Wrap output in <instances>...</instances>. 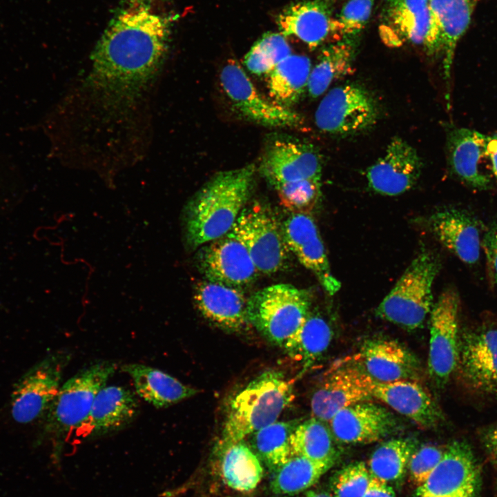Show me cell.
<instances>
[{"label": "cell", "mask_w": 497, "mask_h": 497, "mask_svg": "<svg viewBox=\"0 0 497 497\" xmlns=\"http://www.w3.org/2000/svg\"><path fill=\"white\" fill-rule=\"evenodd\" d=\"M173 17L150 0H128L97 45L89 84L113 106L135 99L155 77L168 50Z\"/></svg>", "instance_id": "obj_1"}, {"label": "cell", "mask_w": 497, "mask_h": 497, "mask_svg": "<svg viewBox=\"0 0 497 497\" xmlns=\"http://www.w3.org/2000/svg\"><path fill=\"white\" fill-rule=\"evenodd\" d=\"M253 164L220 171L186 205L184 222L188 245L195 248L228 233L250 195L256 173Z\"/></svg>", "instance_id": "obj_2"}, {"label": "cell", "mask_w": 497, "mask_h": 497, "mask_svg": "<svg viewBox=\"0 0 497 497\" xmlns=\"http://www.w3.org/2000/svg\"><path fill=\"white\" fill-rule=\"evenodd\" d=\"M293 398V382L280 371H264L240 390L230 402L222 443L243 441L275 422Z\"/></svg>", "instance_id": "obj_3"}, {"label": "cell", "mask_w": 497, "mask_h": 497, "mask_svg": "<svg viewBox=\"0 0 497 497\" xmlns=\"http://www.w3.org/2000/svg\"><path fill=\"white\" fill-rule=\"evenodd\" d=\"M439 270L436 257L422 250L376 309V315L407 330L420 328L432 309V284Z\"/></svg>", "instance_id": "obj_4"}, {"label": "cell", "mask_w": 497, "mask_h": 497, "mask_svg": "<svg viewBox=\"0 0 497 497\" xmlns=\"http://www.w3.org/2000/svg\"><path fill=\"white\" fill-rule=\"evenodd\" d=\"M116 369L115 362L101 361L62 384L44 416V434L57 441L75 432L87 418L97 393Z\"/></svg>", "instance_id": "obj_5"}, {"label": "cell", "mask_w": 497, "mask_h": 497, "mask_svg": "<svg viewBox=\"0 0 497 497\" xmlns=\"http://www.w3.org/2000/svg\"><path fill=\"white\" fill-rule=\"evenodd\" d=\"M309 291L291 284L263 288L248 298L251 325L270 342L284 346L310 312Z\"/></svg>", "instance_id": "obj_6"}, {"label": "cell", "mask_w": 497, "mask_h": 497, "mask_svg": "<svg viewBox=\"0 0 497 497\" xmlns=\"http://www.w3.org/2000/svg\"><path fill=\"white\" fill-rule=\"evenodd\" d=\"M231 231L244 245L258 272L273 274L286 264L290 251L282 226L265 207H244Z\"/></svg>", "instance_id": "obj_7"}, {"label": "cell", "mask_w": 497, "mask_h": 497, "mask_svg": "<svg viewBox=\"0 0 497 497\" xmlns=\"http://www.w3.org/2000/svg\"><path fill=\"white\" fill-rule=\"evenodd\" d=\"M379 32L382 41L391 47L410 43L422 46L429 55L442 50L429 0H386Z\"/></svg>", "instance_id": "obj_8"}, {"label": "cell", "mask_w": 497, "mask_h": 497, "mask_svg": "<svg viewBox=\"0 0 497 497\" xmlns=\"http://www.w3.org/2000/svg\"><path fill=\"white\" fill-rule=\"evenodd\" d=\"M70 360L66 351L51 353L32 366L16 383L11 395V414L20 424L45 416L61 385Z\"/></svg>", "instance_id": "obj_9"}, {"label": "cell", "mask_w": 497, "mask_h": 497, "mask_svg": "<svg viewBox=\"0 0 497 497\" xmlns=\"http://www.w3.org/2000/svg\"><path fill=\"white\" fill-rule=\"evenodd\" d=\"M220 80L233 108L246 119L266 127L299 128L303 126L304 120L300 115L260 94L235 60L231 59L224 66Z\"/></svg>", "instance_id": "obj_10"}, {"label": "cell", "mask_w": 497, "mask_h": 497, "mask_svg": "<svg viewBox=\"0 0 497 497\" xmlns=\"http://www.w3.org/2000/svg\"><path fill=\"white\" fill-rule=\"evenodd\" d=\"M378 105L367 90L349 84L330 90L320 101L315 122L322 131L349 135L364 130L376 124Z\"/></svg>", "instance_id": "obj_11"}, {"label": "cell", "mask_w": 497, "mask_h": 497, "mask_svg": "<svg viewBox=\"0 0 497 497\" xmlns=\"http://www.w3.org/2000/svg\"><path fill=\"white\" fill-rule=\"evenodd\" d=\"M373 382L357 357L333 365L311 396L312 417L329 422L342 409L368 401Z\"/></svg>", "instance_id": "obj_12"}, {"label": "cell", "mask_w": 497, "mask_h": 497, "mask_svg": "<svg viewBox=\"0 0 497 497\" xmlns=\"http://www.w3.org/2000/svg\"><path fill=\"white\" fill-rule=\"evenodd\" d=\"M459 298L453 290L444 291L430 312V338L427 369L438 388L444 387L456 370L460 337Z\"/></svg>", "instance_id": "obj_13"}, {"label": "cell", "mask_w": 497, "mask_h": 497, "mask_svg": "<svg viewBox=\"0 0 497 497\" xmlns=\"http://www.w3.org/2000/svg\"><path fill=\"white\" fill-rule=\"evenodd\" d=\"M480 471L474 452L464 441H455L418 488V496L478 497Z\"/></svg>", "instance_id": "obj_14"}, {"label": "cell", "mask_w": 497, "mask_h": 497, "mask_svg": "<svg viewBox=\"0 0 497 497\" xmlns=\"http://www.w3.org/2000/svg\"><path fill=\"white\" fill-rule=\"evenodd\" d=\"M202 246L196 255L206 280L240 288L253 282L258 273L248 251L230 231Z\"/></svg>", "instance_id": "obj_15"}, {"label": "cell", "mask_w": 497, "mask_h": 497, "mask_svg": "<svg viewBox=\"0 0 497 497\" xmlns=\"http://www.w3.org/2000/svg\"><path fill=\"white\" fill-rule=\"evenodd\" d=\"M322 168L321 156L313 145L284 138L268 146L260 164L261 173L273 187L304 179L320 181Z\"/></svg>", "instance_id": "obj_16"}, {"label": "cell", "mask_w": 497, "mask_h": 497, "mask_svg": "<svg viewBox=\"0 0 497 497\" xmlns=\"http://www.w3.org/2000/svg\"><path fill=\"white\" fill-rule=\"evenodd\" d=\"M456 369L469 389L497 392V329L465 332L460 337Z\"/></svg>", "instance_id": "obj_17"}, {"label": "cell", "mask_w": 497, "mask_h": 497, "mask_svg": "<svg viewBox=\"0 0 497 497\" xmlns=\"http://www.w3.org/2000/svg\"><path fill=\"white\" fill-rule=\"evenodd\" d=\"M290 252L318 280L330 295L340 289L332 274L325 248L318 227L308 213H292L282 226Z\"/></svg>", "instance_id": "obj_18"}, {"label": "cell", "mask_w": 497, "mask_h": 497, "mask_svg": "<svg viewBox=\"0 0 497 497\" xmlns=\"http://www.w3.org/2000/svg\"><path fill=\"white\" fill-rule=\"evenodd\" d=\"M335 0H300L286 6L276 23L284 37L293 36L313 50L329 41H336L333 16Z\"/></svg>", "instance_id": "obj_19"}, {"label": "cell", "mask_w": 497, "mask_h": 497, "mask_svg": "<svg viewBox=\"0 0 497 497\" xmlns=\"http://www.w3.org/2000/svg\"><path fill=\"white\" fill-rule=\"evenodd\" d=\"M422 163L416 149L400 137H394L383 156L367 171L371 189L380 194L398 195L411 188L420 177Z\"/></svg>", "instance_id": "obj_20"}, {"label": "cell", "mask_w": 497, "mask_h": 497, "mask_svg": "<svg viewBox=\"0 0 497 497\" xmlns=\"http://www.w3.org/2000/svg\"><path fill=\"white\" fill-rule=\"evenodd\" d=\"M333 438L349 445L382 440L398 427L396 416L385 407L362 401L338 412L329 422Z\"/></svg>", "instance_id": "obj_21"}, {"label": "cell", "mask_w": 497, "mask_h": 497, "mask_svg": "<svg viewBox=\"0 0 497 497\" xmlns=\"http://www.w3.org/2000/svg\"><path fill=\"white\" fill-rule=\"evenodd\" d=\"M487 142V135L467 128H454L447 135L448 164L451 172L469 187L480 191L491 185Z\"/></svg>", "instance_id": "obj_22"}, {"label": "cell", "mask_w": 497, "mask_h": 497, "mask_svg": "<svg viewBox=\"0 0 497 497\" xmlns=\"http://www.w3.org/2000/svg\"><path fill=\"white\" fill-rule=\"evenodd\" d=\"M193 300L201 315L222 330L239 333L251 325L248 299L240 288L199 281L194 286Z\"/></svg>", "instance_id": "obj_23"}, {"label": "cell", "mask_w": 497, "mask_h": 497, "mask_svg": "<svg viewBox=\"0 0 497 497\" xmlns=\"http://www.w3.org/2000/svg\"><path fill=\"white\" fill-rule=\"evenodd\" d=\"M357 358L367 373L378 382L416 380L421 371L417 357L391 339L374 338L364 342Z\"/></svg>", "instance_id": "obj_24"}, {"label": "cell", "mask_w": 497, "mask_h": 497, "mask_svg": "<svg viewBox=\"0 0 497 497\" xmlns=\"http://www.w3.org/2000/svg\"><path fill=\"white\" fill-rule=\"evenodd\" d=\"M139 406L137 398L130 389L105 385L97 393L87 418L75 433L86 437L119 430L132 422Z\"/></svg>", "instance_id": "obj_25"}, {"label": "cell", "mask_w": 497, "mask_h": 497, "mask_svg": "<svg viewBox=\"0 0 497 497\" xmlns=\"http://www.w3.org/2000/svg\"><path fill=\"white\" fill-rule=\"evenodd\" d=\"M372 398L385 403L397 413L423 429H431L442 419L438 404L416 380L373 382Z\"/></svg>", "instance_id": "obj_26"}, {"label": "cell", "mask_w": 497, "mask_h": 497, "mask_svg": "<svg viewBox=\"0 0 497 497\" xmlns=\"http://www.w3.org/2000/svg\"><path fill=\"white\" fill-rule=\"evenodd\" d=\"M432 232L440 243L467 264L479 259L481 240L476 220L464 210L447 208L430 217Z\"/></svg>", "instance_id": "obj_27"}, {"label": "cell", "mask_w": 497, "mask_h": 497, "mask_svg": "<svg viewBox=\"0 0 497 497\" xmlns=\"http://www.w3.org/2000/svg\"><path fill=\"white\" fill-rule=\"evenodd\" d=\"M121 370L131 378L137 394L157 408L169 407L198 392L172 376L150 366L126 364Z\"/></svg>", "instance_id": "obj_28"}, {"label": "cell", "mask_w": 497, "mask_h": 497, "mask_svg": "<svg viewBox=\"0 0 497 497\" xmlns=\"http://www.w3.org/2000/svg\"><path fill=\"white\" fill-rule=\"evenodd\" d=\"M476 0H429V6L440 31L444 53V78L449 100V80L455 49L470 23Z\"/></svg>", "instance_id": "obj_29"}, {"label": "cell", "mask_w": 497, "mask_h": 497, "mask_svg": "<svg viewBox=\"0 0 497 497\" xmlns=\"http://www.w3.org/2000/svg\"><path fill=\"white\" fill-rule=\"evenodd\" d=\"M332 338V331L320 314L311 311L286 341L284 348L288 355L300 364L299 376L303 375L326 352Z\"/></svg>", "instance_id": "obj_30"}, {"label": "cell", "mask_w": 497, "mask_h": 497, "mask_svg": "<svg viewBox=\"0 0 497 497\" xmlns=\"http://www.w3.org/2000/svg\"><path fill=\"white\" fill-rule=\"evenodd\" d=\"M311 70L310 59L291 55L267 75V89L271 100L291 108L307 89Z\"/></svg>", "instance_id": "obj_31"}, {"label": "cell", "mask_w": 497, "mask_h": 497, "mask_svg": "<svg viewBox=\"0 0 497 497\" xmlns=\"http://www.w3.org/2000/svg\"><path fill=\"white\" fill-rule=\"evenodd\" d=\"M349 38L324 47L311 68L307 90L312 98L323 94L331 83L353 71L355 47Z\"/></svg>", "instance_id": "obj_32"}, {"label": "cell", "mask_w": 497, "mask_h": 497, "mask_svg": "<svg viewBox=\"0 0 497 497\" xmlns=\"http://www.w3.org/2000/svg\"><path fill=\"white\" fill-rule=\"evenodd\" d=\"M222 445L220 471L224 482L236 491L254 489L263 476L258 456L243 441Z\"/></svg>", "instance_id": "obj_33"}, {"label": "cell", "mask_w": 497, "mask_h": 497, "mask_svg": "<svg viewBox=\"0 0 497 497\" xmlns=\"http://www.w3.org/2000/svg\"><path fill=\"white\" fill-rule=\"evenodd\" d=\"M331 429L323 421L312 417L299 423L293 430L290 445L292 456L334 465L337 450Z\"/></svg>", "instance_id": "obj_34"}, {"label": "cell", "mask_w": 497, "mask_h": 497, "mask_svg": "<svg viewBox=\"0 0 497 497\" xmlns=\"http://www.w3.org/2000/svg\"><path fill=\"white\" fill-rule=\"evenodd\" d=\"M333 465L293 456L275 469L271 489L279 495H295L306 491Z\"/></svg>", "instance_id": "obj_35"}, {"label": "cell", "mask_w": 497, "mask_h": 497, "mask_svg": "<svg viewBox=\"0 0 497 497\" xmlns=\"http://www.w3.org/2000/svg\"><path fill=\"white\" fill-rule=\"evenodd\" d=\"M298 424L297 420L276 421L251 435L256 455L269 468L276 469L292 457L290 438Z\"/></svg>", "instance_id": "obj_36"}, {"label": "cell", "mask_w": 497, "mask_h": 497, "mask_svg": "<svg viewBox=\"0 0 497 497\" xmlns=\"http://www.w3.org/2000/svg\"><path fill=\"white\" fill-rule=\"evenodd\" d=\"M415 442L408 438H395L381 444L369 460L371 475L387 483L400 480L407 469Z\"/></svg>", "instance_id": "obj_37"}, {"label": "cell", "mask_w": 497, "mask_h": 497, "mask_svg": "<svg viewBox=\"0 0 497 497\" xmlns=\"http://www.w3.org/2000/svg\"><path fill=\"white\" fill-rule=\"evenodd\" d=\"M291 55V49L281 33L267 32L251 47L244 59L246 68L256 75H268Z\"/></svg>", "instance_id": "obj_38"}, {"label": "cell", "mask_w": 497, "mask_h": 497, "mask_svg": "<svg viewBox=\"0 0 497 497\" xmlns=\"http://www.w3.org/2000/svg\"><path fill=\"white\" fill-rule=\"evenodd\" d=\"M282 204L293 213H308L320 197V181L304 179L274 186Z\"/></svg>", "instance_id": "obj_39"}, {"label": "cell", "mask_w": 497, "mask_h": 497, "mask_svg": "<svg viewBox=\"0 0 497 497\" xmlns=\"http://www.w3.org/2000/svg\"><path fill=\"white\" fill-rule=\"evenodd\" d=\"M376 0H349L335 17L336 41L358 34L368 23Z\"/></svg>", "instance_id": "obj_40"}, {"label": "cell", "mask_w": 497, "mask_h": 497, "mask_svg": "<svg viewBox=\"0 0 497 497\" xmlns=\"http://www.w3.org/2000/svg\"><path fill=\"white\" fill-rule=\"evenodd\" d=\"M371 475L363 462L351 463L336 471L331 478L334 497H362Z\"/></svg>", "instance_id": "obj_41"}, {"label": "cell", "mask_w": 497, "mask_h": 497, "mask_svg": "<svg viewBox=\"0 0 497 497\" xmlns=\"http://www.w3.org/2000/svg\"><path fill=\"white\" fill-rule=\"evenodd\" d=\"M444 450L433 445L416 449L409 460L407 469L415 485L420 486L441 460Z\"/></svg>", "instance_id": "obj_42"}, {"label": "cell", "mask_w": 497, "mask_h": 497, "mask_svg": "<svg viewBox=\"0 0 497 497\" xmlns=\"http://www.w3.org/2000/svg\"><path fill=\"white\" fill-rule=\"evenodd\" d=\"M487 261V275L493 284H497V228L489 231L481 242Z\"/></svg>", "instance_id": "obj_43"}, {"label": "cell", "mask_w": 497, "mask_h": 497, "mask_svg": "<svg viewBox=\"0 0 497 497\" xmlns=\"http://www.w3.org/2000/svg\"><path fill=\"white\" fill-rule=\"evenodd\" d=\"M362 497H396L389 483L371 476L369 484Z\"/></svg>", "instance_id": "obj_44"}, {"label": "cell", "mask_w": 497, "mask_h": 497, "mask_svg": "<svg viewBox=\"0 0 497 497\" xmlns=\"http://www.w3.org/2000/svg\"><path fill=\"white\" fill-rule=\"evenodd\" d=\"M483 441L491 458L497 462V425L487 430Z\"/></svg>", "instance_id": "obj_45"}, {"label": "cell", "mask_w": 497, "mask_h": 497, "mask_svg": "<svg viewBox=\"0 0 497 497\" xmlns=\"http://www.w3.org/2000/svg\"><path fill=\"white\" fill-rule=\"evenodd\" d=\"M487 154L491 171L497 177V133L487 136Z\"/></svg>", "instance_id": "obj_46"}, {"label": "cell", "mask_w": 497, "mask_h": 497, "mask_svg": "<svg viewBox=\"0 0 497 497\" xmlns=\"http://www.w3.org/2000/svg\"><path fill=\"white\" fill-rule=\"evenodd\" d=\"M302 497H334L327 491L322 490H309L306 491Z\"/></svg>", "instance_id": "obj_47"}, {"label": "cell", "mask_w": 497, "mask_h": 497, "mask_svg": "<svg viewBox=\"0 0 497 497\" xmlns=\"http://www.w3.org/2000/svg\"><path fill=\"white\" fill-rule=\"evenodd\" d=\"M417 497H431V496H418Z\"/></svg>", "instance_id": "obj_48"}]
</instances>
